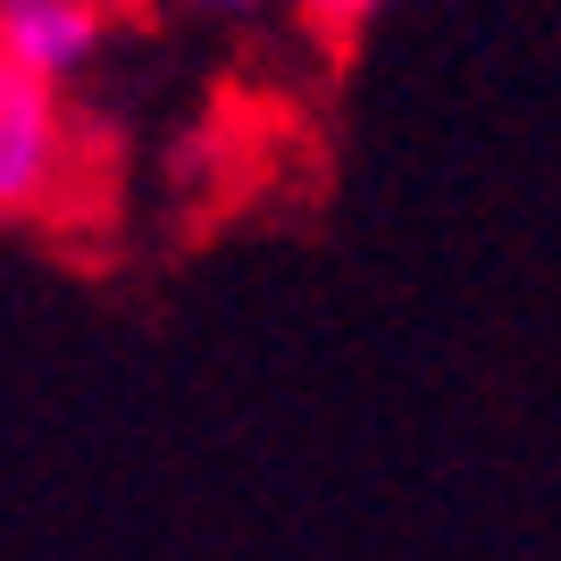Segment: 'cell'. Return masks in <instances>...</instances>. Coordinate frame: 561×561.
<instances>
[{"instance_id":"3","label":"cell","mask_w":561,"mask_h":561,"mask_svg":"<svg viewBox=\"0 0 561 561\" xmlns=\"http://www.w3.org/2000/svg\"><path fill=\"white\" fill-rule=\"evenodd\" d=\"M285 9H294V25H302L319 50H352L377 18H394L402 0H285Z\"/></svg>"},{"instance_id":"4","label":"cell","mask_w":561,"mask_h":561,"mask_svg":"<svg viewBox=\"0 0 561 561\" xmlns=\"http://www.w3.org/2000/svg\"><path fill=\"white\" fill-rule=\"evenodd\" d=\"M126 18H193V25H252V18H268V0H117Z\"/></svg>"},{"instance_id":"2","label":"cell","mask_w":561,"mask_h":561,"mask_svg":"<svg viewBox=\"0 0 561 561\" xmlns=\"http://www.w3.org/2000/svg\"><path fill=\"white\" fill-rule=\"evenodd\" d=\"M117 34H126L117 0H0V59L59 93H84L110 68Z\"/></svg>"},{"instance_id":"1","label":"cell","mask_w":561,"mask_h":561,"mask_svg":"<svg viewBox=\"0 0 561 561\" xmlns=\"http://www.w3.org/2000/svg\"><path fill=\"white\" fill-rule=\"evenodd\" d=\"M84 185V110L76 93L0 59V218H59Z\"/></svg>"}]
</instances>
